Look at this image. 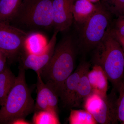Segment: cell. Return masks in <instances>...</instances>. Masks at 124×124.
<instances>
[{
	"mask_svg": "<svg viewBox=\"0 0 124 124\" xmlns=\"http://www.w3.org/2000/svg\"><path fill=\"white\" fill-rule=\"evenodd\" d=\"M90 67L85 69L80 78L75 94L73 107L79 106L82 101L93 93L88 77Z\"/></svg>",
	"mask_w": 124,
	"mask_h": 124,
	"instance_id": "cell-14",
	"label": "cell"
},
{
	"mask_svg": "<svg viewBox=\"0 0 124 124\" xmlns=\"http://www.w3.org/2000/svg\"><path fill=\"white\" fill-rule=\"evenodd\" d=\"M32 123L35 124H59L58 114L53 111L44 110L35 112Z\"/></svg>",
	"mask_w": 124,
	"mask_h": 124,
	"instance_id": "cell-19",
	"label": "cell"
},
{
	"mask_svg": "<svg viewBox=\"0 0 124 124\" xmlns=\"http://www.w3.org/2000/svg\"><path fill=\"white\" fill-rule=\"evenodd\" d=\"M88 78L93 93L102 97H106L108 89V78L101 67L94 64L93 69L89 71Z\"/></svg>",
	"mask_w": 124,
	"mask_h": 124,
	"instance_id": "cell-12",
	"label": "cell"
},
{
	"mask_svg": "<svg viewBox=\"0 0 124 124\" xmlns=\"http://www.w3.org/2000/svg\"><path fill=\"white\" fill-rule=\"evenodd\" d=\"M88 0L93 3H94V2H97L99 1L100 0Z\"/></svg>",
	"mask_w": 124,
	"mask_h": 124,
	"instance_id": "cell-25",
	"label": "cell"
},
{
	"mask_svg": "<svg viewBox=\"0 0 124 124\" xmlns=\"http://www.w3.org/2000/svg\"><path fill=\"white\" fill-rule=\"evenodd\" d=\"M111 34L114 37V38L117 40L118 42L120 45L123 50L124 51V36L121 35L119 34L114 31L113 29H110Z\"/></svg>",
	"mask_w": 124,
	"mask_h": 124,
	"instance_id": "cell-24",
	"label": "cell"
},
{
	"mask_svg": "<svg viewBox=\"0 0 124 124\" xmlns=\"http://www.w3.org/2000/svg\"><path fill=\"white\" fill-rule=\"evenodd\" d=\"M76 53L71 37H64L55 46L51 60L40 73L44 82L53 88L59 95L65 81L74 70Z\"/></svg>",
	"mask_w": 124,
	"mask_h": 124,
	"instance_id": "cell-1",
	"label": "cell"
},
{
	"mask_svg": "<svg viewBox=\"0 0 124 124\" xmlns=\"http://www.w3.org/2000/svg\"><path fill=\"white\" fill-rule=\"evenodd\" d=\"M48 43L41 34L36 32L29 33L26 40L24 51L32 54H40L45 51Z\"/></svg>",
	"mask_w": 124,
	"mask_h": 124,
	"instance_id": "cell-15",
	"label": "cell"
},
{
	"mask_svg": "<svg viewBox=\"0 0 124 124\" xmlns=\"http://www.w3.org/2000/svg\"><path fill=\"white\" fill-rule=\"evenodd\" d=\"M117 91L119 95L116 100V114L118 122L124 124V78Z\"/></svg>",
	"mask_w": 124,
	"mask_h": 124,
	"instance_id": "cell-21",
	"label": "cell"
},
{
	"mask_svg": "<svg viewBox=\"0 0 124 124\" xmlns=\"http://www.w3.org/2000/svg\"><path fill=\"white\" fill-rule=\"evenodd\" d=\"M16 77L7 66L0 72V106L4 104L9 93L15 82Z\"/></svg>",
	"mask_w": 124,
	"mask_h": 124,
	"instance_id": "cell-17",
	"label": "cell"
},
{
	"mask_svg": "<svg viewBox=\"0 0 124 124\" xmlns=\"http://www.w3.org/2000/svg\"><path fill=\"white\" fill-rule=\"evenodd\" d=\"M76 0H53V27L55 31L69 29L73 20V8Z\"/></svg>",
	"mask_w": 124,
	"mask_h": 124,
	"instance_id": "cell-10",
	"label": "cell"
},
{
	"mask_svg": "<svg viewBox=\"0 0 124 124\" xmlns=\"http://www.w3.org/2000/svg\"><path fill=\"white\" fill-rule=\"evenodd\" d=\"M7 60L8 57L6 54L0 50V72L7 67L6 62Z\"/></svg>",
	"mask_w": 124,
	"mask_h": 124,
	"instance_id": "cell-23",
	"label": "cell"
},
{
	"mask_svg": "<svg viewBox=\"0 0 124 124\" xmlns=\"http://www.w3.org/2000/svg\"><path fill=\"white\" fill-rule=\"evenodd\" d=\"M29 33L9 23L0 22V50L11 60L21 55L25 50Z\"/></svg>",
	"mask_w": 124,
	"mask_h": 124,
	"instance_id": "cell-7",
	"label": "cell"
},
{
	"mask_svg": "<svg viewBox=\"0 0 124 124\" xmlns=\"http://www.w3.org/2000/svg\"><path fill=\"white\" fill-rule=\"evenodd\" d=\"M37 74V95L34 112L47 110L58 114L59 95L57 91L42 80L40 73Z\"/></svg>",
	"mask_w": 124,
	"mask_h": 124,
	"instance_id": "cell-9",
	"label": "cell"
},
{
	"mask_svg": "<svg viewBox=\"0 0 124 124\" xmlns=\"http://www.w3.org/2000/svg\"><path fill=\"white\" fill-rule=\"evenodd\" d=\"M91 64L83 62L74 72L67 78L60 91L59 97L64 106L73 107L74 98L80 78L84 71Z\"/></svg>",
	"mask_w": 124,
	"mask_h": 124,
	"instance_id": "cell-11",
	"label": "cell"
},
{
	"mask_svg": "<svg viewBox=\"0 0 124 124\" xmlns=\"http://www.w3.org/2000/svg\"><path fill=\"white\" fill-rule=\"evenodd\" d=\"M35 103L26 82L25 72L20 67L15 82L0 109V124H18L35 110Z\"/></svg>",
	"mask_w": 124,
	"mask_h": 124,
	"instance_id": "cell-2",
	"label": "cell"
},
{
	"mask_svg": "<svg viewBox=\"0 0 124 124\" xmlns=\"http://www.w3.org/2000/svg\"><path fill=\"white\" fill-rule=\"evenodd\" d=\"M97 5L94 4L88 0H76L72 10L73 19L77 24L84 25L94 14Z\"/></svg>",
	"mask_w": 124,
	"mask_h": 124,
	"instance_id": "cell-13",
	"label": "cell"
},
{
	"mask_svg": "<svg viewBox=\"0 0 124 124\" xmlns=\"http://www.w3.org/2000/svg\"><path fill=\"white\" fill-rule=\"evenodd\" d=\"M112 14L103 5L97 4L94 14L83 26L81 41L85 49H94L110 28Z\"/></svg>",
	"mask_w": 124,
	"mask_h": 124,
	"instance_id": "cell-5",
	"label": "cell"
},
{
	"mask_svg": "<svg viewBox=\"0 0 124 124\" xmlns=\"http://www.w3.org/2000/svg\"><path fill=\"white\" fill-rule=\"evenodd\" d=\"M53 0H23L12 22L32 29L53 27Z\"/></svg>",
	"mask_w": 124,
	"mask_h": 124,
	"instance_id": "cell-4",
	"label": "cell"
},
{
	"mask_svg": "<svg viewBox=\"0 0 124 124\" xmlns=\"http://www.w3.org/2000/svg\"><path fill=\"white\" fill-rule=\"evenodd\" d=\"M103 4L112 14L118 17L124 15V0H103Z\"/></svg>",
	"mask_w": 124,
	"mask_h": 124,
	"instance_id": "cell-20",
	"label": "cell"
},
{
	"mask_svg": "<svg viewBox=\"0 0 124 124\" xmlns=\"http://www.w3.org/2000/svg\"><path fill=\"white\" fill-rule=\"evenodd\" d=\"M58 32L55 31L46 46L45 51L39 54H34L25 51L22 55V65L24 69H31L37 73H40L51 60L54 52L57 35Z\"/></svg>",
	"mask_w": 124,
	"mask_h": 124,
	"instance_id": "cell-8",
	"label": "cell"
},
{
	"mask_svg": "<svg viewBox=\"0 0 124 124\" xmlns=\"http://www.w3.org/2000/svg\"><path fill=\"white\" fill-rule=\"evenodd\" d=\"M115 26V28L112 29L121 35L124 36V15L117 17Z\"/></svg>",
	"mask_w": 124,
	"mask_h": 124,
	"instance_id": "cell-22",
	"label": "cell"
},
{
	"mask_svg": "<svg viewBox=\"0 0 124 124\" xmlns=\"http://www.w3.org/2000/svg\"><path fill=\"white\" fill-rule=\"evenodd\" d=\"M69 121L70 124H98L93 116L86 110H71Z\"/></svg>",
	"mask_w": 124,
	"mask_h": 124,
	"instance_id": "cell-18",
	"label": "cell"
},
{
	"mask_svg": "<svg viewBox=\"0 0 124 124\" xmlns=\"http://www.w3.org/2000/svg\"><path fill=\"white\" fill-rule=\"evenodd\" d=\"M108 29L95 48L94 64L99 65L106 74L113 88L117 91L124 78V51Z\"/></svg>",
	"mask_w": 124,
	"mask_h": 124,
	"instance_id": "cell-3",
	"label": "cell"
},
{
	"mask_svg": "<svg viewBox=\"0 0 124 124\" xmlns=\"http://www.w3.org/2000/svg\"><path fill=\"white\" fill-rule=\"evenodd\" d=\"M116 91L113 88L110 93L106 97L93 93L85 100V109L93 116L98 124H118L116 114L117 97Z\"/></svg>",
	"mask_w": 124,
	"mask_h": 124,
	"instance_id": "cell-6",
	"label": "cell"
},
{
	"mask_svg": "<svg viewBox=\"0 0 124 124\" xmlns=\"http://www.w3.org/2000/svg\"><path fill=\"white\" fill-rule=\"evenodd\" d=\"M22 1L23 0H0V22L10 24Z\"/></svg>",
	"mask_w": 124,
	"mask_h": 124,
	"instance_id": "cell-16",
	"label": "cell"
}]
</instances>
